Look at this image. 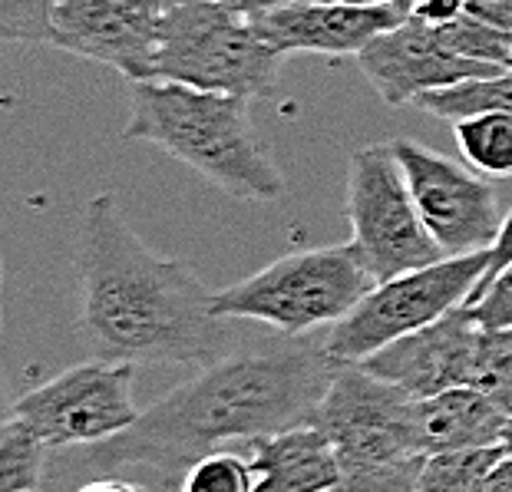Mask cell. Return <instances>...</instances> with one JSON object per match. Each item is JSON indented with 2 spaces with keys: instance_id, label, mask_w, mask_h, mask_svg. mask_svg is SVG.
<instances>
[{
  "instance_id": "21",
  "label": "cell",
  "mask_w": 512,
  "mask_h": 492,
  "mask_svg": "<svg viewBox=\"0 0 512 492\" xmlns=\"http://www.w3.org/2000/svg\"><path fill=\"white\" fill-rule=\"evenodd\" d=\"M182 492H255V466L248 450L225 446L199 456L185 469Z\"/></svg>"
},
{
  "instance_id": "31",
  "label": "cell",
  "mask_w": 512,
  "mask_h": 492,
  "mask_svg": "<svg viewBox=\"0 0 512 492\" xmlns=\"http://www.w3.org/2000/svg\"><path fill=\"white\" fill-rule=\"evenodd\" d=\"M169 4H176V0H162V7H169Z\"/></svg>"
},
{
  "instance_id": "25",
  "label": "cell",
  "mask_w": 512,
  "mask_h": 492,
  "mask_svg": "<svg viewBox=\"0 0 512 492\" xmlns=\"http://www.w3.org/2000/svg\"><path fill=\"white\" fill-rule=\"evenodd\" d=\"M57 0H0V40L50 43V20Z\"/></svg>"
},
{
  "instance_id": "11",
  "label": "cell",
  "mask_w": 512,
  "mask_h": 492,
  "mask_svg": "<svg viewBox=\"0 0 512 492\" xmlns=\"http://www.w3.org/2000/svg\"><path fill=\"white\" fill-rule=\"evenodd\" d=\"M162 10V0H57L50 47L106 63L129 80H149Z\"/></svg>"
},
{
  "instance_id": "15",
  "label": "cell",
  "mask_w": 512,
  "mask_h": 492,
  "mask_svg": "<svg viewBox=\"0 0 512 492\" xmlns=\"http://www.w3.org/2000/svg\"><path fill=\"white\" fill-rule=\"evenodd\" d=\"M255 466V492H324L341 489L331 440L314 423L268 433L245 446Z\"/></svg>"
},
{
  "instance_id": "19",
  "label": "cell",
  "mask_w": 512,
  "mask_h": 492,
  "mask_svg": "<svg viewBox=\"0 0 512 492\" xmlns=\"http://www.w3.org/2000/svg\"><path fill=\"white\" fill-rule=\"evenodd\" d=\"M506 446H463V450H443L430 453L427 463L420 469L417 489L423 492H456V489H483L486 476L493 473V466L503 459Z\"/></svg>"
},
{
  "instance_id": "1",
  "label": "cell",
  "mask_w": 512,
  "mask_h": 492,
  "mask_svg": "<svg viewBox=\"0 0 512 492\" xmlns=\"http://www.w3.org/2000/svg\"><path fill=\"white\" fill-rule=\"evenodd\" d=\"M334 370L321 341L294 337L268 351H228L139 410L129 430L96 443L90 463L136 489H182L199 456L225 446L245 450L261 436L308 423Z\"/></svg>"
},
{
  "instance_id": "23",
  "label": "cell",
  "mask_w": 512,
  "mask_h": 492,
  "mask_svg": "<svg viewBox=\"0 0 512 492\" xmlns=\"http://www.w3.org/2000/svg\"><path fill=\"white\" fill-rule=\"evenodd\" d=\"M437 34L443 37L446 47L466 60L499 63V67H509L512 60V30L486 24V20L466 14V10L450 24L437 27Z\"/></svg>"
},
{
  "instance_id": "30",
  "label": "cell",
  "mask_w": 512,
  "mask_h": 492,
  "mask_svg": "<svg viewBox=\"0 0 512 492\" xmlns=\"http://www.w3.org/2000/svg\"><path fill=\"white\" fill-rule=\"evenodd\" d=\"M483 492H512V453H503V459L486 476Z\"/></svg>"
},
{
  "instance_id": "4",
  "label": "cell",
  "mask_w": 512,
  "mask_h": 492,
  "mask_svg": "<svg viewBox=\"0 0 512 492\" xmlns=\"http://www.w3.org/2000/svg\"><path fill=\"white\" fill-rule=\"evenodd\" d=\"M308 423L328 436L341 469V489L410 492L427 453L413 433V397L361 364L334 370Z\"/></svg>"
},
{
  "instance_id": "5",
  "label": "cell",
  "mask_w": 512,
  "mask_h": 492,
  "mask_svg": "<svg viewBox=\"0 0 512 492\" xmlns=\"http://www.w3.org/2000/svg\"><path fill=\"white\" fill-rule=\"evenodd\" d=\"M374 284L351 242L308 248L212 291V311L228 321L245 317L288 337H304L314 327L341 321Z\"/></svg>"
},
{
  "instance_id": "2",
  "label": "cell",
  "mask_w": 512,
  "mask_h": 492,
  "mask_svg": "<svg viewBox=\"0 0 512 492\" xmlns=\"http://www.w3.org/2000/svg\"><path fill=\"white\" fill-rule=\"evenodd\" d=\"M76 324L103 360L205 367L235 351L212 291L176 258L139 238L110 192H96L76 232Z\"/></svg>"
},
{
  "instance_id": "22",
  "label": "cell",
  "mask_w": 512,
  "mask_h": 492,
  "mask_svg": "<svg viewBox=\"0 0 512 492\" xmlns=\"http://www.w3.org/2000/svg\"><path fill=\"white\" fill-rule=\"evenodd\" d=\"M470 387L493 397L506 410V417L512 413V327H503V331L479 327Z\"/></svg>"
},
{
  "instance_id": "28",
  "label": "cell",
  "mask_w": 512,
  "mask_h": 492,
  "mask_svg": "<svg viewBox=\"0 0 512 492\" xmlns=\"http://www.w3.org/2000/svg\"><path fill=\"white\" fill-rule=\"evenodd\" d=\"M509 261H512V212L503 218V225H499L496 242H493V248H489V265L483 271V278L496 275V271L503 265H509Z\"/></svg>"
},
{
  "instance_id": "12",
  "label": "cell",
  "mask_w": 512,
  "mask_h": 492,
  "mask_svg": "<svg viewBox=\"0 0 512 492\" xmlns=\"http://www.w3.org/2000/svg\"><path fill=\"white\" fill-rule=\"evenodd\" d=\"M357 67L387 106H407L420 93L506 70L499 63L466 60L453 53L437 27H427L417 17H407L397 27L377 34L357 53Z\"/></svg>"
},
{
  "instance_id": "18",
  "label": "cell",
  "mask_w": 512,
  "mask_h": 492,
  "mask_svg": "<svg viewBox=\"0 0 512 492\" xmlns=\"http://www.w3.org/2000/svg\"><path fill=\"white\" fill-rule=\"evenodd\" d=\"M413 106L427 109L430 116L446 119H463L476 113H512V70L506 67L503 73L493 76H473V80H460L453 86H440V90L420 93Z\"/></svg>"
},
{
  "instance_id": "26",
  "label": "cell",
  "mask_w": 512,
  "mask_h": 492,
  "mask_svg": "<svg viewBox=\"0 0 512 492\" xmlns=\"http://www.w3.org/2000/svg\"><path fill=\"white\" fill-rule=\"evenodd\" d=\"M463 14V0H413L410 17L423 20L427 27H443Z\"/></svg>"
},
{
  "instance_id": "32",
  "label": "cell",
  "mask_w": 512,
  "mask_h": 492,
  "mask_svg": "<svg viewBox=\"0 0 512 492\" xmlns=\"http://www.w3.org/2000/svg\"><path fill=\"white\" fill-rule=\"evenodd\" d=\"M509 70H512V60H509Z\"/></svg>"
},
{
  "instance_id": "24",
  "label": "cell",
  "mask_w": 512,
  "mask_h": 492,
  "mask_svg": "<svg viewBox=\"0 0 512 492\" xmlns=\"http://www.w3.org/2000/svg\"><path fill=\"white\" fill-rule=\"evenodd\" d=\"M473 321L483 331H503L512 327V261L489 278H479L470 298L463 301Z\"/></svg>"
},
{
  "instance_id": "7",
  "label": "cell",
  "mask_w": 512,
  "mask_h": 492,
  "mask_svg": "<svg viewBox=\"0 0 512 492\" xmlns=\"http://www.w3.org/2000/svg\"><path fill=\"white\" fill-rule=\"evenodd\" d=\"M489 265V251L473 255L437 258L423 268L400 271V275L377 281L341 321L331 324L321 341L324 354L334 367L361 364L364 357L380 351L397 337L420 331L446 311L460 308L483 278Z\"/></svg>"
},
{
  "instance_id": "20",
  "label": "cell",
  "mask_w": 512,
  "mask_h": 492,
  "mask_svg": "<svg viewBox=\"0 0 512 492\" xmlns=\"http://www.w3.org/2000/svg\"><path fill=\"white\" fill-rule=\"evenodd\" d=\"M50 446L10 413L0 420V492H34L43 483Z\"/></svg>"
},
{
  "instance_id": "16",
  "label": "cell",
  "mask_w": 512,
  "mask_h": 492,
  "mask_svg": "<svg viewBox=\"0 0 512 492\" xmlns=\"http://www.w3.org/2000/svg\"><path fill=\"white\" fill-rule=\"evenodd\" d=\"M506 410L470 384L413 400V433L423 453L503 443Z\"/></svg>"
},
{
  "instance_id": "8",
  "label": "cell",
  "mask_w": 512,
  "mask_h": 492,
  "mask_svg": "<svg viewBox=\"0 0 512 492\" xmlns=\"http://www.w3.org/2000/svg\"><path fill=\"white\" fill-rule=\"evenodd\" d=\"M347 222L351 245L374 281L446 258L423 228L394 142H370L347 159Z\"/></svg>"
},
{
  "instance_id": "13",
  "label": "cell",
  "mask_w": 512,
  "mask_h": 492,
  "mask_svg": "<svg viewBox=\"0 0 512 492\" xmlns=\"http://www.w3.org/2000/svg\"><path fill=\"white\" fill-rule=\"evenodd\" d=\"M476 341L479 324L466 311V304H460L420 331H410L384 344L380 351L364 357L361 367L390 380L413 400H420L440 390L470 384Z\"/></svg>"
},
{
  "instance_id": "10",
  "label": "cell",
  "mask_w": 512,
  "mask_h": 492,
  "mask_svg": "<svg viewBox=\"0 0 512 492\" xmlns=\"http://www.w3.org/2000/svg\"><path fill=\"white\" fill-rule=\"evenodd\" d=\"M394 152L407 176L413 205L423 218V228L443 255H473L489 251L503 225L499 195L476 169L456 166L437 149L413 139H394Z\"/></svg>"
},
{
  "instance_id": "6",
  "label": "cell",
  "mask_w": 512,
  "mask_h": 492,
  "mask_svg": "<svg viewBox=\"0 0 512 492\" xmlns=\"http://www.w3.org/2000/svg\"><path fill=\"white\" fill-rule=\"evenodd\" d=\"M281 60L252 20L219 0H176L162 10L152 76L252 100L275 90Z\"/></svg>"
},
{
  "instance_id": "14",
  "label": "cell",
  "mask_w": 512,
  "mask_h": 492,
  "mask_svg": "<svg viewBox=\"0 0 512 492\" xmlns=\"http://www.w3.org/2000/svg\"><path fill=\"white\" fill-rule=\"evenodd\" d=\"M410 14L397 4H344V0H291L252 20L271 47L288 53L357 57L370 40Z\"/></svg>"
},
{
  "instance_id": "27",
  "label": "cell",
  "mask_w": 512,
  "mask_h": 492,
  "mask_svg": "<svg viewBox=\"0 0 512 492\" xmlns=\"http://www.w3.org/2000/svg\"><path fill=\"white\" fill-rule=\"evenodd\" d=\"M463 10L493 27L512 30V0H463Z\"/></svg>"
},
{
  "instance_id": "3",
  "label": "cell",
  "mask_w": 512,
  "mask_h": 492,
  "mask_svg": "<svg viewBox=\"0 0 512 492\" xmlns=\"http://www.w3.org/2000/svg\"><path fill=\"white\" fill-rule=\"evenodd\" d=\"M126 142H152L238 202H278L288 182L252 123L248 96L176 80H129Z\"/></svg>"
},
{
  "instance_id": "17",
  "label": "cell",
  "mask_w": 512,
  "mask_h": 492,
  "mask_svg": "<svg viewBox=\"0 0 512 492\" xmlns=\"http://www.w3.org/2000/svg\"><path fill=\"white\" fill-rule=\"evenodd\" d=\"M453 139L460 156L486 179L512 176V113H476L453 119Z\"/></svg>"
},
{
  "instance_id": "9",
  "label": "cell",
  "mask_w": 512,
  "mask_h": 492,
  "mask_svg": "<svg viewBox=\"0 0 512 492\" xmlns=\"http://www.w3.org/2000/svg\"><path fill=\"white\" fill-rule=\"evenodd\" d=\"M133 377L136 364L93 357L27 390L10 413L24 420L50 450L96 446L136 423Z\"/></svg>"
},
{
  "instance_id": "29",
  "label": "cell",
  "mask_w": 512,
  "mask_h": 492,
  "mask_svg": "<svg viewBox=\"0 0 512 492\" xmlns=\"http://www.w3.org/2000/svg\"><path fill=\"white\" fill-rule=\"evenodd\" d=\"M219 4H225L228 10H235V14H242L248 20H258V17H265L268 10L291 4V0H219Z\"/></svg>"
}]
</instances>
